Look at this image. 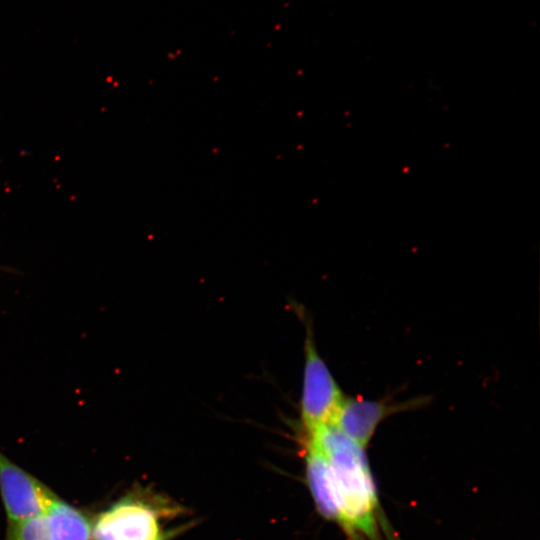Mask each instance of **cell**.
<instances>
[{
	"instance_id": "cell-1",
	"label": "cell",
	"mask_w": 540,
	"mask_h": 540,
	"mask_svg": "<svg viewBox=\"0 0 540 540\" xmlns=\"http://www.w3.org/2000/svg\"><path fill=\"white\" fill-rule=\"evenodd\" d=\"M307 438L325 454L340 515L339 525L350 535L374 540L378 534L379 503L364 449L335 425L324 426Z\"/></svg>"
},
{
	"instance_id": "cell-3",
	"label": "cell",
	"mask_w": 540,
	"mask_h": 540,
	"mask_svg": "<svg viewBox=\"0 0 540 540\" xmlns=\"http://www.w3.org/2000/svg\"><path fill=\"white\" fill-rule=\"evenodd\" d=\"M306 327L300 412L308 434L333 424L345 396L316 348L310 325Z\"/></svg>"
},
{
	"instance_id": "cell-5",
	"label": "cell",
	"mask_w": 540,
	"mask_h": 540,
	"mask_svg": "<svg viewBox=\"0 0 540 540\" xmlns=\"http://www.w3.org/2000/svg\"><path fill=\"white\" fill-rule=\"evenodd\" d=\"M92 516L60 498L46 511L7 525L4 540H91Z\"/></svg>"
},
{
	"instance_id": "cell-7",
	"label": "cell",
	"mask_w": 540,
	"mask_h": 540,
	"mask_svg": "<svg viewBox=\"0 0 540 540\" xmlns=\"http://www.w3.org/2000/svg\"><path fill=\"white\" fill-rule=\"evenodd\" d=\"M306 473L316 507L327 519L340 523L328 460L311 439L306 441Z\"/></svg>"
},
{
	"instance_id": "cell-6",
	"label": "cell",
	"mask_w": 540,
	"mask_h": 540,
	"mask_svg": "<svg viewBox=\"0 0 540 540\" xmlns=\"http://www.w3.org/2000/svg\"><path fill=\"white\" fill-rule=\"evenodd\" d=\"M418 402L389 403L362 397H344L333 425L345 436L365 449L379 424L389 415L409 409Z\"/></svg>"
},
{
	"instance_id": "cell-4",
	"label": "cell",
	"mask_w": 540,
	"mask_h": 540,
	"mask_svg": "<svg viewBox=\"0 0 540 540\" xmlns=\"http://www.w3.org/2000/svg\"><path fill=\"white\" fill-rule=\"evenodd\" d=\"M0 496L7 522L15 523L50 508L59 497L48 485L0 451Z\"/></svg>"
},
{
	"instance_id": "cell-2",
	"label": "cell",
	"mask_w": 540,
	"mask_h": 540,
	"mask_svg": "<svg viewBox=\"0 0 540 540\" xmlns=\"http://www.w3.org/2000/svg\"><path fill=\"white\" fill-rule=\"evenodd\" d=\"M171 508L149 492L130 491L92 515L91 540H166L163 519Z\"/></svg>"
}]
</instances>
